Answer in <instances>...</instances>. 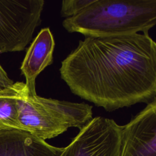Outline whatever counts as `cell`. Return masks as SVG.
Segmentation results:
<instances>
[{
	"instance_id": "obj_1",
	"label": "cell",
	"mask_w": 156,
	"mask_h": 156,
	"mask_svg": "<svg viewBox=\"0 0 156 156\" xmlns=\"http://www.w3.org/2000/svg\"><path fill=\"white\" fill-rule=\"evenodd\" d=\"M59 71L73 94L108 112L156 99V43L149 35L85 37Z\"/></svg>"
},
{
	"instance_id": "obj_2",
	"label": "cell",
	"mask_w": 156,
	"mask_h": 156,
	"mask_svg": "<svg viewBox=\"0 0 156 156\" xmlns=\"http://www.w3.org/2000/svg\"><path fill=\"white\" fill-rule=\"evenodd\" d=\"M156 24V0H94L76 15L65 18L68 32L85 37L149 35Z\"/></svg>"
},
{
	"instance_id": "obj_3",
	"label": "cell",
	"mask_w": 156,
	"mask_h": 156,
	"mask_svg": "<svg viewBox=\"0 0 156 156\" xmlns=\"http://www.w3.org/2000/svg\"><path fill=\"white\" fill-rule=\"evenodd\" d=\"M12 87L22 130L43 140L56 137L69 127L80 130L93 118V107L88 104L32 94L22 82H14Z\"/></svg>"
},
{
	"instance_id": "obj_4",
	"label": "cell",
	"mask_w": 156,
	"mask_h": 156,
	"mask_svg": "<svg viewBox=\"0 0 156 156\" xmlns=\"http://www.w3.org/2000/svg\"><path fill=\"white\" fill-rule=\"evenodd\" d=\"M43 0H0V54L24 50L41 23Z\"/></svg>"
},
{
	"instance_id": "obj_5",
	"label": "cell",
	"mask_w": 156,
	"mask_h": 156,
	"mask_svg": "<svg viewBox=\"0 0 156 156\" xmlns=\"http://www.w3.org/2000/svg\"><path fill=\"white\" fill-rule=\"evenodd\" d=\"M121 130L113 119L93 118L59 156H119Z\"/></svg>"
},
{
	"instance_id": "obj_6",
	"label": "cell",
	"mask_w": 156,
	"mask_h": 156,
	"mask_svg": "<svg viewBox=\"0 0 156 156\" xmlns=\"http://www.w3.org/2000/svg\"><path fill=\"white\" fill-rule=\"evenodd\" d=\"M119 156H156V99L122 126Z\"/></svg>"
},
{
	"instance_id": "obj_7",
	"label": "cell",
	"mask_w": 156,
	"mask_h": 156,
	"mask_svg": "<svg viewBox=\"0 0 156 156\" xmlns=\"http://www.w3.org/2000/svg\"><path fill=\"white\" fill-rule=\"evenodd\" d=\"M54 36L49 27L43 28L28 48L20 69L29 93L35 94V80L40 73L53 63Z\"/></svg>"
},
{
	"instance_id": "obj_8",
	"label": "cell",
	"mask_w": 156,
	"mask_h": 156,
	"mask_svg": "<svg viewBox=\"0 0 156 156\" xmlns=\"http://www.w3.org/2000/svg\"><path fill=\"white\" fill-rule=\"evenodd\" d=\"M63 149L24 130L0 128V156H59Z\"/></svg>"
},
{
	"instance_id": "obj_9",
	"label": "cell",
	"mask_w": 156,
	"mask_h": 156,
	"mask_svg": "<svg viewBox=\"0 0 156 156\" xmlns=\"http://www.w3.org/2000/svg\"><path fill=\"white\" fill-rule=\"evenodd\" d=\"M12 85L0 90V128L22 130Z\"/></svg>"
},
{
	"instance_id": "obj_10",
	"label": "cell",
	"mask_w": 156,
	"mask_h": 156,
	"mask_svg": "<svg viewBox=\"0 0 156 156\" xmlns=\"http://www.w3.org/2000/svg\"><path fill=\"white\" fill-rule=\"evenodd\" d=\"M94 0H63L62 1L60 15L65 18L79 13Z\"/></svg>"
},
{
	"instance_id": "obj_11",
	"label": "cell",
	"mask_w": 156,
	"mask_h": 156,
	"mask_svg": "<svg viewBox=\"0 0 156 156\" xmlns=\"http://www.w3.org/2000/svg\"><path fill=\"white\" fill-rule=\"evenodd\" d=\"M14 82L7 75V73L0 65V90L10 87Z\"/></svg>"
}]
</instances>
